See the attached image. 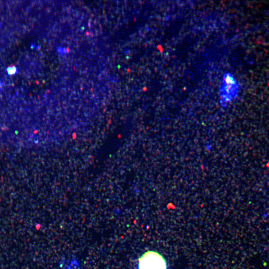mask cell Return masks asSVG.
<instances>
[{
	"label": "cell",
	"instance_id": "obj_1",
	"mask_svg": "<svg viewBox=\"0 0 269 269\" xmlns=\"http://www.w3.org/2000/svg\"><path fill=\"white\" fill-rule=\"evenodd\" d=\"M139 269H167V262L157 252L149 251L139 259Z\"/></svg>",
	"mask_w": 269,
	"mask_h": 269
},
{
	"label": "cell",
	"instance_id": "obj_2",
	"mask_svg": "<svg viewBox=\"0 0 269 269\" xmlns=\"http://www.w3.org/2000/svg\"><path fill=\"white\" fill-rule=\"evenodd\" d=\"M235 85L232 76L229 73L225 74L219 89L220 103L223 105L229 102L232 98L233 92L235 91Z\"/></svg>",
	"mask_w": 269,
	"mask_h": 269
},
{
	"label": "cell",
	"instance_id": "obj_3",
	"mask_svg": "<svg viewBox=\"0 0 269 269\" xmlns=\"http://www.w3.org/2000/svg\"><path fill=\"white\" fill-rule=\"evenodd\" d=\"M6 71L9 74L12 75V74H14V73H16L17 69L16 67H14V66H10V67H8V68L6 69Z\"/></svg>",
	"mask_w": 269,
	"mask_h": 269
}]
</instances>
